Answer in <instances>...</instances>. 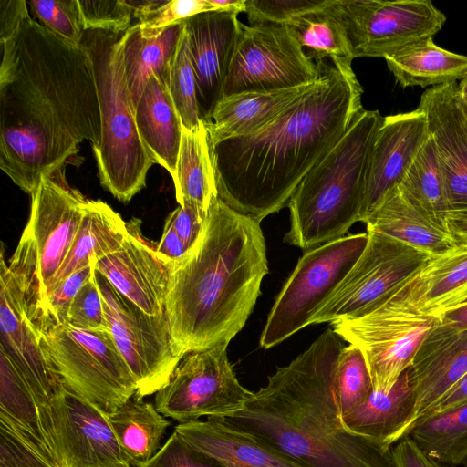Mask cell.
I'll return each mask as SVG.
<instances>
[{"label": "cell", "mask_w": 467, "mask_h": 467, "mask_svg": "<svg viewBox=\"0 0 467 467\" xmlns=\"http://www.w3.org/2000/svg\"><path fill=\"white\" fill-rule=\"evenodd\" d=\"M197 81L201 119L210 122L222 97L242 23L237 14L210 11L184 20Z\"/></svg>", "instance_id": "21"}, {"label": "cell", "mask_w": 467, "mask_h": 467, "mask_svg": "<svg viewBox=\"0 0 467 467\" xmlns=\"http://www.w3.org/2000/svg\"><path fill=\"white\" fill-rule=\"evenodd\" d=\"M0 363V413L22 426L40 432L49 442L42 424L43 408L11 360L1 351Z\"/></svg>", "instance_id": "38"}, {"label": "cell", "mask_w": 467, "mask_h": 467, "mask_svg": "<svg viewBox=\"0 0 467 467\" xmlns=\"http://www.w3.org/2000/svg\"><path fill=\"white\" fill-rule=\"evenodd\" d=\"M399 187L433 223L449 232L447 223L450 210L445 184L430 136Z\"/></svg>", "instance_id": "35"}, {"label": "cell", "mask_w": 467, "mask_h": 467, "mask_svg": "<svg viewBox=\"0 0 467 467\" xmlns=\"http://www.w3.org/2000/svg\"><path fill=\"white\" fill-rule=\"evenodd\" d=\"M316 63L315 87L275 119L253 133L210 144L218 197L260 223L288 205L364 110L352 67Z\"/></svg>", "instance_id": "2"}, {"label": "cell", "mask_w": 467, "mask_h": 467, "mask_svg": "<svg viewBox=\"0 0 467 467\" xmlns=\"http://www.w3.org/2000/svg\"><path fill=\"white\" fill-rule=\"evenodd\" d=\"M120 246L95 263V270L126 298L150 316L165 314L171 262L147 240L133 218Z\"/></svg>", "instance_id": "18"}, {"label": "cell", "mask_w": 467, "mask_h": 467, "mask_svg": "<svg viewBox=\"0 0 467 467\" xmlns=\"http://www.w3.org/2000/svg\"><path fill=\"white\" fill-rule=\"evenodd\" d=\"M107 467H138L130 463V462H123L114 465L107 466Z\"/></svg>", "instance_id": "57"}, {"label": "cell", "mask_w": 467, "mask_h": 467, "mask_svg": "<svg viewBox=\"0 0 467 467\" xmlns=\"http://www.w3.org/2000/svg\"><path fill=\"white\" fill-rule=\"evenodd\" d=\"M409 370L415 387L417 421L467 373V329L439 320L422 340Z\"/></svg>", "instance_id": "23"}, {"label": "cell", "mask_w": 467, "mask_h": 467, "mask_svg": "<svg viewBox=\"0 0 467 467\" xmlns=\"http://www.w3.org/2000/svg\"><path fill=\"white\" fill-rule=\"evenodd\" d=\"M66 166L43 175L31 194V213L9 269L23 290L32 320L78 233L88 199L71 187Z\"/></svg>", "instance_id": "7"}, {"label": "cell", "mask_w": 467, "mask_h": 467, "mask_svg": "<svg viewBox=\"0 0 467 467\" xmlns=\"http://www.w3.org/2000/svg\"><path fill=\"white\" fill-rule=\"evenodd\" d=\"M354 58L383 57L433 37L446 22L431 0H331Z\"/></svg>", "instance_id": "14"}, {"label": "cell", "mask_w": 467, "mask_h": 467, "mask_svg": "<svg viewBox=\"0 0 467 467\" xmlns=\"http://www.w3.org/2000/svg\"><path fill=\"white\" fill-rule=\"evenodd\" d=\"M342 338L327 328L238 411L223 417L302 467H397L392 447L345 428L334 391Z\"/></svg>", "instance_id": "4"}, {"label": "cell", "mask_w": 467, "mask_h": 467, "mask_svg": "<svg viewBox=\"0 0 467 467\" xmlns=\"http://www.w3.org/2000/svg\"><path fill=\"white\" fill-rule=\"evenodd\" d=\"M36 20L59 37L79 46L86 32L78 0H28Z\"/></svg>", "instance_id": "42"}, {"label": "cell", "mask_w": 467, "mask_h": 467, "mask_svg": "<svg viewBox=\"0 0 467 467\" xmlns=\"http://www.w3.org/2000/svg\"><path fill=\"white\" fill-rule=\"evenodd\" d=\"M429 138L423 111L416 109L383 118L370 152L359 222L403 180L419 150Z\"/></svg>", "instance_id": "20"}, {"label": "cell", "mask_w": 467, "mask_h": 467, "mask_svg": "<svg viewBox=\"0 0 467 467\" xmlns=\"http://www.w3.org/2000/svg\"><path fill=\"white\" fill-rule=\"evenodd\" d=\"M206 215L188 203L179 205L169 214L168 217L188 250L199 238Z\"/></svg>", "instance_id": "48"}, {"label": "cell", "mask_w": 467, "mask_h": 467, "mask_svg": "<svg viewBox=\"0 0 467 467\" xmlns=\"http://www.w3.org/2000/svg\"><path fill=\"white\" fill-rule=\"evenodd\" d=\"M67 323L80 329L109 330L95 270L72 299Z\"/></svg>", "instance_id": "46"}, {"label": "cell", "mask_w": 467, "mask_h": 467, "mask_svg": "<svg viewBox=\"0 0 467 467\" xmlns=\"http://www.w3.org/2000/svg\"><path fill=\"white\" fill-rule=\"evenodd\" d=\"M0 467H64L43 434L0 413Z\"/></svg>", "instance_id": "37"}, {"label": "cell", "mask_w": 467, "mask_h": 467, "mask_svg": "<svg viewBox=\"0 0 467 467\" xmlns=\"http://www.w3.org/2000/svg\"><path fill=\"white\" fill-rule=\"evenodd\" d=\"M320 65L306 54L289 26L241 25L222 97L267 92L315 83Z\"/></svg>", "instance_id": "11"}, {"label": "cell", "mask_w": 467, "mask_h": 467, "mask_svg": "<svg viewBox=\"0 0 467 467\" xmlns=\"http://www.w3.org/2000/svg\"><path fill=\"white\" fill-rule=\"evenodd\" d=\"M447 224L457 244H467V211L450 213Z\"/></svg>", "instance_id": "53"}, {"label": "cell", "mask_w": 467, "mask_h": 467, "mask_svg": "<svg viewBox=\"0 0 467 467\" xmlns=\"http://www.w3.org/2000/svg\"><path fill=\"white\" fill-rule=\"evenodd\" d=\"M367 245L309 325L363 317L388 301L431 256L395 238L367 230Z\"/></svg>", "instance_id": "10"}, {"label": "cell", "mask_w": 467, "mask_h": 467, "mask_svg": "<svg viewBox=\"0 0 467 467\" xmlns=\"http://www.w3.org/2000/svg\"><path fill=\"white\" fill-rule=\"evenodd\" d=\"M214 11H224L239 14L245 12L246 0H209Z\"/></svg>", "instance_id": "55"}, {"label": "cell", "mask_w": 467, "mask_h": 467, "mask_svg": "<svg viewBox=\"0 0 467 467\" xmlns=\"http://www.w3.org/2000/svg\"><path fill=\"white\" fill-rule=\"evenodd\" d=\"M331 0H246L252 25L271 23L289 26L296 18L327 7Z\"/></svg>", "instance_id": "43"}, {"label": "cell", "mask_w": 467, "mask_h": 467, "mask_svg": "<svg viewBox=\"0 0 467 467\" xmlns=\"http://www.w3.org/2000/svg\"><path fill=\"white\" fill-rule=\"evenodd\" d=\"M466 402L467 373L420 418L453 409Z\"/></svg>", "instance_id": "52"}, {"label": "cell", "mask_w": 467, "mask_h": 467, "mask_svg": "<svg viewBox=\"0 0 467 467\" xmlns=\"http://www.w3.org/2000/svg\"><path fill=\"white\" fill-rule=\"evenodd\" d=\"M418 108L426 117L450 213L467 211V106L457 82L427 89Z\"/></svg>", "instance_id": "19"}, {"label": "cell", "mask_w": 467, "mask_h": 467, "mask_svg": "<svg viewBox=\"0 0 467 467\" xmlns=\"http://www.w3.org/2000/svg\"><path fill=\"white\" fill-rule=\"evenodd\" d=\"M392 453L397 467H431V459L409 435L392 447Z\"/></svg>", "instance_id": "50"}, {"label": "cell", "mask_w": 467, "mask_h": 467, "mask_svg": "<svg viewBox=\"0 0 467 467\" xmlns=\"http://www.w3.org/2000/svg\"><path fill=\"white\" fill-rule=\"evenodd\" d=\"M437 317L404 313L380 306L372 312L332 324L333 330L363 353L374 391H388L411 364Z\"/></svg>", "instance_id": "15"}, {"label": "cell", "mask_w": 467, "mask_h": 467, "mask_svg": "<svg viewBox=\"0 0 467 467\" xmlns=\"http://www.w3.org/2000/svg\"><path fill=\"white\" fill-rule=\"evenodd\" d=\"M0 46V168L31 195L84 140L100 144L94 67L81 45L30 16Z\"/></svg>", "instance_id": "1"}, {"label": "cell", "mask_w": 467, "mask_h": 467, "mask_svg": "<svg viewBox=\"0 0 467 467\" xmlns=\"http://www.w3.org/2000/svg\"><path fill=\"white\" fill-rule=\"evenodd\" d=\"M172 180L179 205L188 203L207 214L218 192L208 130L203 121L192 130L182 126L176 171Z\"/></svg>", "instance_id": "32"}, {"label": "cell", "mask_w": 467, "mask_h": 467, "mask_svg": "<svg viewBox=\"0 0 467 467\" xmlns=\"http://www.w3.org/2000/svg\"><path fill=\"white\" fill-rule=\"evenodd\" d=\"M441 323L460 329H467V302L439 316Z\"/></svg>", "instance_id": "54"}, {"label": "cell", "mask_w": 467, "mask_h": 467, "mask_svg": "<svg viewBox=\"0 0 467 467\" xmlns=\"http://www.w3.org/2000/svg\"><path fill=\"white\" fill-rule=\"evenodd\" d=\"M367 243L366 232L306 250L274 302L260 346L269 349L309 326L313 315L359 258Z\"/></svg>", "instance_id": "9"}, {"label": "cell", "mask_w": 467, "mask_h": 467, "mask_svg": "<svg viewBox=\"0 0 467 467\" xmlns=\"http://www.w3.org/2000/svg\"><path fill=\"white\" fill-rule=\"evenodd\" d=\"M28 16L29 8L26 0H1L0 41L13 36Z\"/></svg>", "instance_id": "49"}, {"label": "cell", "mask_w": 467, "mask_h": 467, "mask_svg": "<svg viewBox=\"0 0 467 467\" xmlns=\"http://www.w3.org/2000/svg\"><path fill=\"white\" fill-rule=\"evenodd\" d=\"M108 417L119 447L135 466L156 454L170 426L153 403L135 395Z\"/></svg>", "instance_id": "33"}, {"label": "cell", "mask_w": 467, "mask_h": 467, "mask_svg": "<svg viewBox=\"0 0 467 467\" xmlns=\"http://www.w3.org/2000/svg\"><path fill=\"white\" fill-rule=\"evenodd\" d=\"M144 29H160L198 14L214 11L209 0H127Z\"/></svg>", "instance_id": "41"}, {"label": "cell", "mask_w": 467, "mask_h": 467, "mask_svg": "<svg viewBox=\"0 0 467 467\" xmlns=\"http://www.w3.org/2000/svg\"><path fill=\"white\" fill-rule=\"evenodd\" d=\"M62 385L107 413L137 392V383L109 330L68 323L34 326Z\"/></svg>", "instance_id": "8"}, {"label": "cell", "mask_w": 467, "mask_h": 467, "mask_svg": "<svg viewBox=\"0 0 467 467\" xmlns=\"http://www.w3.org/2000/svg\"><path fill=\"white\" fill-rule=\"evenodd\" d=\"M127 233V223L109 205L88 200L70 250L45 296L75 272L119 248Z\"/></svg>", "instance_id": "30"}, {"label": "cell", "mask_w": 467, "mask_h": 467, "mask_svg": "<svg viewBox=\"0 0 467 467\" xmlns=\"http://www.w3.org/2000/svg\"><path fill=\"white\" fill-rule=\"evenodd\" d=\"M367 230L381 233L431 257L453 248V236L433 223L398 186L392 188L368 216Z\"/></svg>", "instance_id": "28"}, {"label": "cell", "mask_w": 467, "mask_h": 467, "mask_svg": "<svg viewBox=\"0 0 467 467\" xmlns=\"http://www.w3.org/2000/svg\"><path fill=\"white\" fill-rule=\"evenodd\" d=\"M431 467H448V466H445L436 461H433L431 459Z\"/></svg>", "instance_id": "58"}, {"label": "cell", "mask_w": 467, "mask_h": 467, "mask_svg": "<svg viewBox=\"0 0 467 467\" xmlns=\"http://www.w3.org/2000/svg\"><path fill=\"white\" fill-rule=\"evenodd\" d=\"M458 90L462 99L467 106V75L458 84Z\"/></svg>", "instance_id": "56"}, {"label": "cell", "mask_w": 467, "mask_h": 467, "mask_svg": "<svg viewBox=\"0 0 467 467\" xmlns=\"http://www.w3.org/2000/svg\"><path fill=\"white\" fill-rule=\"evenodd\" d=\"M226 348L217 345L184 356L155 393L156 409L179 423L223 418L241 410L253 391L240 383Z\"/></svg>", "instance_id": "13"}, {"label": "cell", "mask_w": 467, "mask_h": 467, "mask_svg": "<svg viewBox=\"0 0 467 467\" xmlns=\"http://www.w3.org/2000/svg\"><path fill=\"white\" fill-rule=\"evenodd\" d=\"M174 431L220 467H302L254 434L223 418L179 423Z\"/></svg>", "instance_id": "24"}, {"label": "cell", "mask_w": 467, "mask_h": 467, "mask_svg": "<svg viewBox=\"0 0 467 467\" xmlns=\"http://www.w3.org/2000/svg\"><path fill=\"white\" fill-rule=\"evenodd\" d=\"M42 424L64 467L130 462L119 445L108 413L64 386L42 409Z\"/></svg>", "instance_id": "16"}, {"label": "cell", "mask_w": 467, "mask_h": 467, "mask_svg": "<svg viewBox=\"0 0 467 467\" xmlns=\"http://www.w3.org/2000/svg\"><path fill=\"white\" fill-rule=\"evenodd\" d=\"M267 273L260 222L215 197L195 244L171 263L165 313L179 355L228 346L252 314Z\"/></svg>", "instance_id": "3"}, {"label": "cell", "mask_w": 467, "mask_h": 467, "mask_svg": "<svg viewBox=\"0 0 467 467\" xmlns=\"http://www.w3.org/2000/svg\"><path fill=\"white\" fill-rule=\"evenodd\" d=\"M95 263L69 275L45 296L38 313L31 320L34 326L67 322L70 303L91 276L95 270Z\"/></svg>", "instance_id": "45"}, {"label": "cell", "mask_w": 467, "mask_h": 467, "mask_svg": "<svg viewBox=\"0 0 467 467\" xmlns=\"http://www.w3.org/2000/svg\"><path fill=\"white\" fill-rule=\"evenodd\" d=\"M0 284V351L8 357L38 404L44 408L63 385L26 314L23 290L5 260L4 245Z\"/></svg>", "instance_id": "17"}, {"label": "cell", "mask_w": 467, "mask_h": 467, "mask_svg": "<svg viewBox=\"0 0 467 467\" xmlns=\"http://www.w3.org/2000/svg\"><path fill=\"white\" fill-rule=\"evenodd\" d=\"M183 29L184 21L160 29H144L135 23L123 33L122 60L134 107L151 75L168 83Z\"/></svg>", "instance_id": "29"}, {"label": "cell", "mask_w": 467, "mask_h": 467, "mask_svg": "<svg viewBox=\"0 0 467 467\" xmlns=\"http://www.w3.org/2000/svg\"><path fill=\"white\" fill-rule=\"evenodd\" d=\"M467 302V244L431 257L383 306L437 317Z\"/></svg>", "instance_id": "22"}, {"label": "cell", "mask_w": 467, "mask_h": 467, "mask_svg": "<svg viewBox=\"0 0 467 467\" xmlns=\"http://www.w3.org/2000/svg\"><path fill=\"white\" fill-rule=\"evenodd\" d=\"M187 251L188 249L174 229L171 219L167 217L161 238L157 244V253L165 260L172 263L182 258Z\"/></svg>", "instance_id": "51"}, {"label": "cell", "mask_w": 467, "mask_h": 467, "mask_svg": "<svg viewBox=\"0 0 467 467\" xmlns=\"http://www.w3.org/2000/svg\"><path fill=\"white\" fill-rule=\"evenodd\" d=\"M85 30L124 33L130 26L132 9L127 0H78Z\"/></svg>", "instance_id": "44"}, {"label": "cell", "mask_w": 467, "mask_h": 467, "mask_svg": "<svg viewBox=\"0 0 467 467\" xmlns=\"http://www.w3.org/2000/svg\"><path fill=\"white\" fill-rule=\"evenodd\" d=\"M107 325L136 383L135 396L155 394L169 381L182 360L175 348L166 313L150 316L119 293L99 272Z\"/></svg>", "instance_id": "12"}, {"label": "cell", "mask_w": 467, "mask_h": 467, "mask_svg": "<svg viewBox=\"0 0 467 467\" xmlns=\"http://www.w3.org/2000/svg\"><path fill=\"white\" fill-rule=\"evenodd\" d=\"M382 120L378 110L364 109L306 175L287 205L285 243L309 250L345 236L359 222L370 152Z\"/></svg>", "instance_id": "5"}, {"label": "cell", "mask_w": 467, "mask_h": 467, "mask_svg": "<svg viewBox=\"0 0 467 467\" xmlns=\"http://www.w3.org/2000/svg\"><path fill=\"white\" fill-rule=\"evenodd\" d=\"M408 435L430 459L467 467V402L419 419Z\"/></svg>", "instance_id": "34"}, {"label": "cell", "mask_w": 467, "mask_h": 467, "mask_svg": "<svg viewBox=\"0 0 467 467\" xmlns=\"http://www.w3.org/2000/svg\"><path fill=\"white\" fill-rule=\"evenodd\" d=\"M350 432L391 448L407 436L416 421V394L409 368L388 391H374L341 417Z\"/></svg>", "instance_id": "25"}, {"label": "cell", "mask_w": 467, "mask_h": 467, "mask_svg": "<svg viewBox=\"0 0 467 467\" xmlns=\"http://www.w3.org/2000/svg\"><path fill=\"white\" fill-rule=\"evenodd\" d=\"M370 373L361 350L352 345L340 350L334 373V391L341 417L363 404L372 392Z\"/></svg>", "instance_id": "39"}, {"label": "cell", "mask_w": 467, "mask_h": 467, "mask_svg": "<svg viewBox=\"0 0 467 467\" xmlns=\"http://www.w3.org/2000/svg\"><path fill=\"white\" fill-rule=\"evenodd\" d=\"M102 30H86L80 45L91 57L101 116V140L92 149L101 185L122 202L146 185L155 163L144 147L135 119L122 60L121 37Z\"/></svg>", "instance_id": "6"}, {"label": "cell", "mask_w": 467, "mask_h": 467, "mask_svg": "<svg viewBox=\"0 0 467 467\" xmlns=\"http://www.w3.org/2000/svg\"><path fill=\"white\" fill-rule=\"evenodd\" d=\"M317 81L293 88L244 92L221 98L210 122L203 121L210 144L254 132L311 90Z\"/></svg>", "instance_id": "26"}, {"label": "cell", "mask_w": 467, "mask_h": 467, "mask_svg": "<svg viewBox=\"0 0 467 467\" xmlns=\"http://www.w3.org/2000/svg\"><path fill=\"white\" fill-rule=\"evenodd\" d=\"M140 140L155 163L171 177L176 171L182 123L170 94L168 83L150 77L135 107Z\"/></svg>", "instance_id": "27"}, {"label": "cell", "mask_w": 467, "mask_h": 467, "mask_svg": "<svg viewBox=\"0 0 467 467\" xmlns=\"http://www.w3.org/2000/svg\"><path fill=\"white\" fill-rule=\"evenodd\" d=\"M329 5L296 18L289 26L301 47L310 50L311 59L318 62L328 57L335 67H351L354 57L349 39Z\"/></svg>", "instance_id": "36"}, {"label": "cell", "mask_w": 467, "mask_h": 467, "mask_svg": "<svg viewBox=\"0 0 467 467\" xmlns=\"http://www.w3.org/2000/svg\"><path fill=\"white\" fill-rule=\"evenodd\" d=\"M138 467H220L187 445L175 431L156 454Z\"/></svg>", "instance_id": "47"}, {"label": "cell", "mask_w": 467, "mask_h": 467, "mask_svg": "<svg viewBox=\"0 0 467 467\" xmlns=\"http://www.w3.org/2000/svg\"><path fill=\"white\" fill-rule=\"evenodd\" d=\"M388 68L402 87H437L467 75V57L437 46L433 37L414 43L386 57Z\"/></svg>", "instance_id": "31"}, {"label": "cell", "mask_w": 467, "mask_h": 467, "mask_svg": "<svg viewBox=\"0 0 467 467\" xmlns=\"http://www.w3.org/2000/svg\"><path fill=\"white\" fill-rule=\"evenodd\" d=\"M168 88L182 126L189 130L198 127L202 120L198 104L197 81L192 62L185 23L177 51L171 65Z\"/></svg>", "instance_id": "40"}]
</instances>
